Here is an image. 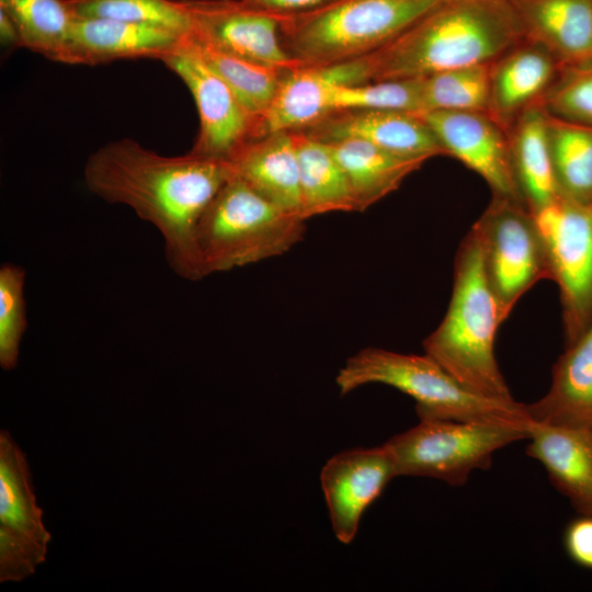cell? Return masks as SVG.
Listing matches in <instances>:
<instances>
[{
    "label": "cell",
    "instance_id": "36",
    "mask_svg": "<svg viewBox=\"0 0 592 592\" xmlns=\"http://www.w3.org/2000/svg\"><path fill=\"white\" fill-rule=\"evenodd\" d=\"M0 39L5 49L20 47L16 27L11 18L0 9Z\"/></svg>",
    "mask_w": 592,
    "mask_h": 592
},
{
    "label": "cell",
    "instance_id": "13",
    "mask_svg": "<svg viewBox=\"0 0 592 592\" xmlns=\"http://www.w3.org/2000/svg\"><path fill=\"white\" fill-rule=\"evenodd\" d=\"M418 114L431 128L445 155L480 175L493 195L524 203L512 169L508 130L487 111Z\"/></svg>",
    "mask_w": 592,
    "mask_h": 592
},
{
    "label": "cell",
    "instance_id": "27",
    "mask_svg": "<svg viewBox=\"0 0 592 592\" xmlns=\"http://www.w3.org/2000/svg\"><path fill=\"white\" fill-rule=\"evenodd\" d=\"M0 9L13 21L20 47L58 60L77 18L69 0H0Z\"/></svg>",
    "mask_w": 592,
    "mask_h": 592
},
{
    "label": "cell",
    "instance_id": "14",
    "mask_svg": "<svg viewBox=\"0 0 592 592\" xmlns=\"http://www.w3.org/2000/svg\"><path fill=\"white\" fill-rule=\"evenodd\" d=\"M390 452L385 444L342 451L327 460L320 485L334 536L350 544L365 511L396 477Z\"/></svg>",
    "mask_w": 592,
    "mask_h": 592
},
{
    "label": "cell",
    "instance_id": "18",
    "mask_svg": "<svg viewBox=\"0 0 592 592\" xmlns=\"http://www.w3.org/2000/svg\"><path fill=\"white\" fill-rule=\"evenodd\" d=\"M560 67L545 47L524 37L491 62L487 112L508 130L522 112L543 100Z\"/></svg>",
    "mask_w": 592,
    "mask_h": 592
},
{
    "label": "cell",
    "instance_id": "24",
    "mask_svg": "<svg viewBox=\"0 0 592 592\" xmlns=\"http://www.w3.org/2000/svg\"><path fill=\"white\" fill-rule=\"evenodd\" d=\"M327 145L348 177L356 212L367 209L396 191L407 177L426 162L424 159L401 156L358 139H344Z\"/></svg>",
    "mask_w": 592,
    "mask_h": 592
},
{
    "label": "cell",
    "instance_id": "10",
    "mask_svg": "<svg viewBox=\"0 0 592 592\" xmlns=\"http://www.w3.org/2000/svg\"><path fill=\"white\" fill-rule=\"evenodd\" d=\"M160 61L183 81L194 99L200 128L192 152L229 161L246 143L259 136L258 119L207 65L189 34Z\"/></svg>",
    "mask_w": 592,
    "mask_h": 592
},
{
    "label": "cell",
    "instance_id": "4",
    "mask_svg": "<svg viewBox=\"0 0 592 592\" xmlns=\"http://www.w3.org/2000/svg\"><path fill=\"white\" fill-rule=\"evenodd\" d=\"M442 0H329L282 15L281 41L297 67L365 57L397 37Z\"/></svg>",
    "mask_w": 592,
    "mask_h": 592
},
{
    "label": "cell",
    "instance_id": "1",
    "mask_svg": "<svg viewBox=\"0 0 592 592\" xmlns=\"http://www.w3.org/2000/svg\"><path fill=\"white\" fill-rule=\"evenodd\" d=\"M231 174L228 161L192 151L162 156L132 138L101 146L83 168L90 192L107 203L128 206L159 231L171 270L186 280H198L197 224Z\"/></svg>",
    "mask_w": 592,
    "mask_h": 592
},
{
    "label": "cell",
    "instance_id": "34",
    "mask_svg": "<svg viewBox=\"0 0 592 592\" xmlns=\"http://www.w3.org/2000/svg\"><path fill=\"white\" fill-rule=\"evenodd\" d=\"M562 543L576 565L592 571V514H579L571 520L563 531Z\"/></svg>",
    "mask_w": 592,
    "mask_h": 592
},
{
    "label": "cell",
    "instance_id": "26",
    "mask_svg": "<svg viewBox=\"0 0 592 592\" xmlns=\"http://www.w3.org/2000/svg\"><path fill=\"white\" fill-rule=\"evenodd\" d=\"M548 139L559 195L592 203V127L548 114Z\"/></svg>",
    "mask_w": 592,
    "mask_h": 592
},
{
    "label": "cell",
    "instance_id": "33",
    "mask_svg": "<svg viewBox=\"0 0 592 592\" xmlns=\"http://www.w3.org/2000/svg\"><path fill=\"white\" fill-rule=\"evenodd\" d=\"M542 103L554 117L592 127V60L560 67Z\"/></svg>",
    "mask_w": 592,
    "mask_h": 592
},
{
    "label": "cell",
    "instance_id": "32",
    "mask_svg": "<svg viewBox=\"0 0 592 592\" xmlns=\"http://www.w3.org/2000/svg\"><path fill=\"white\" fill-rule=\"evenodd\" d=\"M25 271L12 263L0 267V365L13 369L26 329L24 298Z\"/></svg>",
    "mask_w": 592,
    "mask_h": 592
},
{
    "label": "cell",
    "instance_id": "6",
    "mask_svg": "<svg viewBox=\"0 0 592 592\" xmlns=\"http://www.w3.org/2000/svg\"><path fill=\"white\" fill-rule=\"evenodd\" d=\"M305 221L231 174L206 207L195 230L198 280L287 252L303 239Z\"/></svg>",
    "mask_w": 592,
    "mask_h": 592
},
{
    "label": "cell",
    "instance_id": "5",
    "mask_svg": "<svg viewBox=\"0 0 592 592\" xmlns=\"http://www.w3.org/2000/svg\"><path fill=\"white\" fill-rule=\"evenodd\" d=\"M340 394L367 384H383L410 396L420 419H447L513 424L530 429L526 405L480 396L424 355L366 348L349 357L335 378Z\"/></svg>",
    "mask_w": 592,
    "mask_h": 592
},
{
    "label": "cell",
    "instance_id": "8",
    "mask_svg": "<svg viewBox=\"0 0 592 592\" xmlns=\"http://www.w3.org/2000/svg\"><path fill=\"white\" fill-rule=\"evenodd\" d=\"M532 214L559 289L568 346L592 325V203L559 195Z\"/></svg>",
    "mask_w": 592,
    "mask_h": 592
},
{
    "label": "cell",
    "instance_id": "20",
    "mask_svg": "<svg viewBox=\"0 0 592 592\" xmlns=\"http://www.w3.org/2000/svg\"><path fill=\"white\" fill-rule=\"evenodd\" d=\"M524 37L563 66L592 60V0H512Z\"/></svg>",
    "mask_w": 592,
    "mask_h": 592
},
{
    "label": "cell",
    "instance_id": "31",
    "mask_svg": "<svg viewBox=\"0 0 592 592\" xmlns=\"http://www.w3.org/2000/svg\"><path fill=\"white\" fill-rule=\"evenodd\" d=\"M421 80L419 77L350 86L338 84L333 92V111L373 109L420 113Z\"/></svg>",
    "mask_w": 592,
    "mask_h": 592
},
{
    "label": "cell",
    "instance_id": "30",
    "mask_svg": "<svg viewBox=\"0 0 592 592\" xmlns=\"http://www.w3.org/2000/svg\"><path fill=\"white\" fill-rule=\"evenodd\" d=\"M77 18L167 26L184 34L191 22L180 0H69Z\"/></svg>",
    "mask_w": 592,
    "mask_h": 592
},
{
    "label": "cell",
    "instance_id": "9",
    "mask_svg": "<svg viewBox=\"0 0 592 592\" xmlns=\"http://www.w3.org/2000/svg\"><path fill=\"white\" fill-rule=\"evenodd\" d=\"M485 271L505 320L533 285L549 278L544 246L532 212L521 201L493 195L471 227Z\"/></svg>",
    "mask_w": 592,
    "mask_h": 592
},
{
    "label": "cell",
    "instance_id": "16",
    "mask_svg": "<svg viewBox=\"0 0 592 592\" xmlns=\"http://www.w3.org/2000/svg\"><path fill=\"white\" fill-rule=\"evenodd\" d=\"M367 81L364 61L353 59L323 67H296L283 72L275 96L259 121V136L301 129L333 111L338 84Z\"/></svg>",
    "mask_w": 592,
    "mask_h": 592
},
{
    "label": "cell",
    "instance_id": "7",
    "mask_svg": "<svg viewBox=\"0 0 592 592\" xmlns=\"http://www.w3.org/2000/svg\"><path fill=\"white\" fill-rule=\"evenodd\" d=\"M530 431L494 422L420 419L384 444L397 476L429 477L460 486L474 470L488 469L497 451L527 440Z\"/></svg>",
    "mask_w": 592,
    "mask_h": 592
},
{
    "label": "cell",
    "instance_id": "19",
    "mask_svg": "<svg viewBox=\"0 0 592 592\" xmlns=\"http://www.w3.org/2000/svg\"><path fill=\"white\" fill-rule=\"evenodd\" d=\"M526 454L546 469L551 483L578 514H592V429L535 422Z\"/></svg>",
    "mask_w": 592,
    "mask_h": 592
},
{
    "label": "cell",
    "instance_id": "3",
    "mask_svg": "<svg viewBox=\"0 0 592 592\" xmlns=\"http://www.w3.org/2000/svg\"><path fill=\"white\" fill-rule=\"evenodd\" d=\"M503 321L478 238L470 229L455 257L447 310L423 341L424 353L471 391L513 402L494 355L496 333Z\"/></svg>",
    "mask_w": 592,
    "mask_h": 592
},
{
    "label": "cell",
    "instance_id": "23",
    "mask_svg": "<svg viewBox=\"0 0 592 592\" xmlns=\"http://www.w3.org/2000/svg\"><path fill=\"white\" fill-rule=\"evenodd\" d=\"M548 113L542 101L522 112L508 129L512 169L532 213L559 196L548 139Z\"/></svg>",
    "mask_w": 592,
    "mask_h": 592
},
{
    "label": "cell",
    "instance_id": "21",
    "mask_svg": "<svg viewBox=\"0 0 592 592\" xmlns=\"http://www.w3.org/2000/svg\"><path fill=\"white\" fill-rule=\"evenodd\" d=\"M228 162L232 174L261 196L301 217L298 163L289 130L271 132L249 140Z\"/></svg>",
    "mask_w": 592,
    "mask_h": 592
},
{
    "label": "cell",
    "instance_id": "17",
    "mask_svg": "<svg viewBox=\"0 0 592 592\" xmlns=\"http://www.w3.org/2000/svg\"><path fill=\"white\" fill-rule=\"evenodd\" d=\"M187 34L140 22L76 18L57 62L96 66L121 59H161Z\"/></svg>",
    "mask_w": 592,
    "mask_h": 592
},
{
    "label": "cell",
    "instance_id": "28",
    "mask_svg": "<svg viewBox=\"0 0 592 592\" xmlns=\"http://www.w3.org/2000/svg\"><path fill=\"white\" fill-rule=\"evenodd\" d=\"M189 37L207 65L228 84L248 113L259 122L270 107L286 69L241 59L196 41L190 33Z\"/></svg>",
    "mask_w": 592,
    "mask_h": 592
},
{
    "label": "cell",
    "instance_id": "35",
    "mask_svg": "<svg viewBox=\"0 0 592 592\" xmlns=\"http://www.w3.org/2000/svg\"><path fill=\"white\" fill-rule=\"evenodd\" d=\"M266 11L289 15L316 8L329 0H246Z\"/></svg>",
    "mask_w": 592,
    "mask_h": 592
},
{
    "label": "cell",
    "instance_id": "15",
    "mask_svg": "<svg viewBox=\"0 0 592 592\" xmlns=\"http://www.w3.org/2000/svg\"><path fill=\"white\" fill-rule=\"evenodd\" d=\"M298 132L326 144L358 139L401 156L426 161L445 155L428 124L418 113L411 112L337 110Z\"/></svg>",
    "mask_w": 592,
    "mask_h": 592
},
{
    "label": "cell",
    "instance_id": "29",
    "mask_svg": "<svg viewBox=\"0 0 592 592\" xmlns=\"http://www.w3.org/2000/svg\"><path fill=\"white\" fill-rule=\"evenodd\" d=\"M490 65L482 64L421 77V111H488Z\"/></svg>",
    "mask_w": 592,
    "mask_h": 592
},
{
    "label": "cell",
    "instance_id": "11",
    "mask_svg": "<svg viewBox=\"0 0 592 592\" xmlns=\"http://www.w3.org/2000/svg\"><path fill=\"white\" fill-rule=\"evenodd\" d=\"M25 454L0 432V581H21L46 560L50 533L42 521Z\"/></svg>",
    "mask_w": 592,
    "mask_h": 592
},
{
    "label": "cell",
    "instance_id": "2",
    "mask_svg": "<svg viewBox=\"0 0 592 592\" xmlns=\"http://www.w3.org/2000/svg\"><path fill=\"white\" fill-rule=\"evenodd\" d=\"M523 38L512 0H442L366 56L371 81L491 64Z\"/></svg>",
    "mask_w": 592,
    "mask_h": 592
},
{
    "label": "cell",
    "instance_id": "25",
    "mask_svg": "<svg viewBox=\"0 0 592 592\" xmlns=\"http://www.w3.org/2000/svg\"><path fill=\"white\" fill-rule=\"evenodd\" d=\"M295 145L300 215L308 218L334 212H356L348 177L330 147L291 130Z\"/></svg>",
    "mask_w": 592,
    "mask_h": 592
},
{
    "label": "cell",
    "instance_id": "12",
    "mask_svg": "<svg viewBox=\"0 0 592 592\" xmlns=\"http://www.w3.org/2000/svg\"><path fill=\"white\" fill-rule=\"evenodd\" d=\"M191 22L190 35L231 56L291 69L295 62L281 41L282 15L246 0H180Z\"/></svg>",
    "mask_w": 592,
    "mask_h": 592
},
{
    "label": "cell",
    "instance_id": "22",
    "mask_svg": "<svg viewBox=\"0 0 592 592\" xmlns=\"http://www.w3.org/2000/svg\"><path fill=\"white\" fill-rule=\"evenodd\" d=\"M526 410L535 422L592 429V325L566 346L548 391Z\"/></svg>",
    "mask_w": 592,
    "mask_h": 592
}]
</instances>
